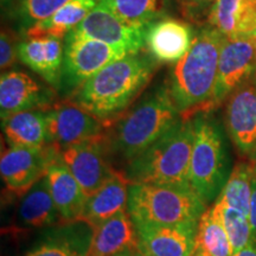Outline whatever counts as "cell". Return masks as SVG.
<instances>
[{"mask_svg": "<svg viewBox=\"0 0 256 256\" xmlns=\"http://www.w3.org/2000/svg\"><path fill=\"white\" fill-rule=\"evenodd\" d=\"M226 37L214 28H204L194 36L188 54L170 76V96L184 119L214 108L220 54Z\"/></svg>", "mask_w": 256, "mask_h": 256, "instance_id": "obj_1", "label": "cell"}, {"mask_svg": "<svg viewBox=\"0 0 256 256\" xmlns=\"http://www.w3.org/2000/svg\"><path fill=\"white\" fill-rule=\"evenodd\" d=\"M156 63L139 54L127 55L95 74L74 92V104L108 120L126 110L151 81Z\"/></svg>", "mask_w": 256, "mask_h": 256, "instance_id": "obj_2", "label": "cell"}, {"mask_svg": "<svg viewBox=\"0 0 256 256\" xmlns=\"http://www.w3.org/2000/svg\"><path fill=\"white\" fill-rule=\"evenodd\" d=\"M194 122L182 119L158 142L128 162L124 176L130 184L188 186Z\"/></svg>", "mask_w": 256, "mask_h": 256, "instance_id": "obj_3", "label": "cell"}, {"mask_svg": "<svg viewBox=\"0 0 256 256\" xmlns=\"http://www.w3.org/2000/svg\"><path fill=\"white\" fill-rule=\"evenodd\" d=\"M182 119L168 87L159 88L119 121L113 136L115 151L130 162Z\"/></svg>", "mask_w": 256, "mask_h": 256, "instance_id": "obj_4", "label": "cell"}, {"mask_svg": "<svg viewBox=\"0 0 256 256\" xmlns=\"http://www.w3.org/2000/svg\"><path fill=\"white\" fill-rule=\"evenodd\" d=\"M126 210L134 224L198 222L206 204L188 186L130 184Z\"/></svg>", "mask_w": 256, "mask_h": 256, "instance_id": "obj_5", "label": "cell"}, {"mask_svg": "<svg viewBox=\"0 0 256 256\" xmlns=\"http://www.w3.org/2000/svg\"><path fill=\"white\" fill-rule=\"evenodd\" d=\"M194 139L188 184L206 206L220 196L228 180L229 160L220 127L204 115L194 119Z\"/></svg>", "mask_w": 256, "mask_h": 256, "instance_id": "obj_6", "label": "cell"}, {"mask_svg": "<svg viewBox=\"0 0 256 256\" xmlns=\"http://www.w3.org/2000/svg\"><path fill=\"white\" fill-rule=\"evenodd\" d=\"M127 56L100 40L88 38H66L60 90L75 92L86 81L115 60Z\"/></svg>", "mask_w": 256, "mask_h": 256, "instance_id": "obj_7", "label": "cell"}, {"mask_svg": "<svg viewBox=\"0 0 256 256\" xmlns=\"http://www.w3.org/2000/svg\"><path fill=\"white\" fill-rule=\"evenodd\" d=\"M146 30L124 24L101 0L78 26L66 38H88L100 40L127 55L139 54L145 48ZM64 38V40H66Z\"/></svg>", "mask_w": 256, "mask_h": 256, "instance_id": "obj_8", "label": "cell"}, {"mask_svg": "<svg viewBox=\"0 0 256 256\" xmlns=\"http://www.w3.org/2000/svg\"><path fill=\"white\" fill-rule=\"evenodd\" d=\"M58 152L60 148L55 145L43 148L10 146L0 160V174L6 188L18 194H26L44 178L50 162Z\"/></svg>", "mask_w": 256, "mask_h": 256, "instance_id": "obj_9", "label": "cell"}, {"mask_svg": "<svg viewBox=\"0 0 256 256\" xmlns=\"http://www.w3.org/2000/svg\"><path fill=\"white\" fill-rule=\"evenodd\" d=\"M256 72L255 37H226L220 54L214 107Z\"/></svg>", "mask_w": 256, "mask_h": 256, "instance_id": "obj_10", "label": "cell"}, {"mask_svg": "<svg viewBox=\"0 0 256 256\" xmlns=\"http://www.w3.org/2000/svg\"><path fill=\"white\" fill-rule=\"evenodd\" d=\"M46 118L49 144L60 150L78 144L104 140V121L75 104L48 110Z\"/></svg>", "mask_w": 256, "mask_h": 256, "instance_id": "obj_11", "label": "cell"}, {"mask_svg": "<svg viewBox=\"0 0 256 256\" xmlns=\"http://www.w3.org/2000/svg\"><path fill=\"white\" fill-rule=\"evenodd\" d=\"M138 250L142 256H194L198 222L172 224H134Z\"/></svg>", "mask_w": 256, "mask_h": 256, "instance_id": "obj_12", "label": "cell"}, {"mask_svg": "<svg viewBox=\"0 0 256 256\" xmlns=\"http://www.w3.org/2000/svg\"><path fill=\"white\" fill-rule=\"evenodd\" d=\"M102 142L104 140H96L60 150V159L78 180L87 198L116 172L106 159Z\"/></svg>", "mask_w": 256, "mask_h": 256, "instance_id": "obj_13", "label": "cell"}, {"mask_svg": "<svg viewBox=\"0 0 256 256\" xmlns=\"http://www.w3.org/2000/svg\"><path fill=\"white\" fill-rule=\"evenodd\" d=\"M94 226L83 220L46 228L25 256H88Z\"/></svg>", "mask_w": 256, "mask_h": 256, "instance_id": "obj_14", "label": "cell"}, {"mask_svg": "<svg viewBox=\"0 0 256 256\" xmlns=\"http://www.w3.org/2000/svg\"><path fill=\"white\" fill-rule=\"evenodd\" d=\"M54 92L40 84L26 72L12 70L0 78V115L2 120L19 112L40 110L50 104Z\"/></svg>", "mask_w": 256, "mask_h": 256, "instance_id": "obj_15", "label": "cell"}, {"mask_svg": "<svg viewBox=\"0 0 256 256\" xmlns=\"http://www.w3.org/2000/svg\"><path fill=\"white\" fill-rule=\"evenodd\" d=\"M226 122L229 136L242 154L256 148V83L242 84L230 96Z\"/></svg>", "mask_w": 256, "mask_h": 256, "instance_id": "obj_16", "label": "cell"}, {"mask_svg": "<svg viewBox=\"0 0 256 256\" xmlns=\"http://www.w3.org/2000/svg\"><path fill=\"white\" fill-rule=\"evenodd\" d=\"M194 38L191 25L174 18H162L146 28L145 46L154 60L177 63L190 50Z\"/></svg>", "mask_w": 256, "mask_h": 256, "instance_id": "obj_17", "label": "cell"}, {"mask_svg": "<svg viewBox=\"0 0 256 256\" xmlns=\"http://www.w3.org/2000/svg\"><path fill=\"white\" fill-rule=\"evenodd\" d=\"M18 58L40 75L54 88L60 89L62 78L64 44L54 37H26L17 46Z\"/></svg>", "mask_w": 256, "mask_h": 256, "instance_id": "obj_18", "label": "cell"}, {"mask_svg": "<svg viewBox=\"0 0 256 256\" xmlns=\"http://www.w3.org/2000/svg\"><path fill=\"white\" fill-rule=\"evenodd\" d=\"M46 179L63 222L81 220L87 196L58 154L46 168Z\"/></svg>", "mask_w": 256, "mask_h": 256, "instance_id": "obj_19", "label": "cell"}, {"mask_svg": "<svg viewBox=\"0 0 256 256\" xmlns=\"http://www.w3.org/2000/svg\"><path fill=\"white\" fill-rule=\"evenodd\" d=\"M136 249V226L124 209L94 226V235L88 256H118Z\"/></svg>", "mask_w": 256, "mask_h": 256, "instance_id": "obj_20", "label": "cell"}, {"mask_svg": "<svg viewBox=\"0 0 256 256\" xmlns=\"http://www.w3.org/2000/svg\"><path fill=\"white\" fill-rule=\"evenodd\" d=\"M208 20L224 37H255L256 0H216Z\"/></svg>", "mask_w": 256, "mask_h": 256, "instance_id": "obj_21", "label": "cell"}, {"mask_svg": "<svg viewBox=\"0 0 256 256\" xmlns=\"http://www.w3.org/2000/svg\"><path fill=\"white\" fill-rule=\"evenodd\" d=\"M128 188L130 182L124 174L115 172L113 177L87 198L81 220L96 226L124 210L127 206Z\"/></svg>", "mask_w": 256, "mask_h": 256, "instance_id": "obj_22", "label": "cell"}, {"mask_svg": "<svg viewBox=\"0 0 256 256\" xmlns=\"http://www.w3.org/2000/svg\"><path fill=\"white\" fill-rule=\"evenodd\" d=\"M2 132L8 146L43 148L49 144L46 112H19L2 120Z\"/></svg>", "mask_w": 256, "mask_h": 256, "instance_id": "obj_23", "label": "cell"}, {"mask_svg": "<svg viewBox=\"0 0 256 256\" xmlns=\"http://www.w3.org/2000/svg\"><path fill=\"white\" fill-rule=\"evenodd\" d=\"M18 220L24 228H50L62 223L58 209L48 186L46 176L24 194L18 210Z\"/></svg>", "mask_w": 256, "mask_h": 256, "instance_id": "obj_24", "label": "cell"}, {"mask_svg": "<svg viewBox=\"0 0 256 256\" xmlns=\"http://www.w3.org/2000/svg\"><path fill=\"white\" fill-rule=\"evenodd\" d=\"M101 0H72L50 18L25 30L26 37H54L64 40L96 8Z\"/></svg>", "mask_w": 256, "mask_h": 256, "instance_id": "obj_25", "label": "cell"}, {"mask_svg": "<svg viewBox=\"0 0 256 256\" xmlns=\"http://www.w3.org/2000/svg\"><path fill=\"white\" fill-rule=\"evenodd\" d=\"M194 252L200 256H234L232 243L216 203L204 211L198 220Z\"/></svg>", "mask_w": 256, "mask_h": 256, "instance_id": "obj_26", "label": "cell"}, {"mask_svg": "<svg viewBox=\"0 0 256 256\" xmlns=\"http://www.w3.org/2000/svg\"><path fill=\"white\" fill-rule=\"evenodd\" d=\"M104 2L124 24L146 30L162 19L166 0H104Z\"/></svg>", "mask_w": 256, "mask_h": 256, "instance_id": "obj_27", "label": "cell"}, {"mask_svg": "<svg viewBox=\"0 0 256 256\" xmlns=\"http://www.w3.org/2000/svg\"><path fill=\"white\" fill-rule=\"evenodd\" d=\"M254 176L252 164L238 162L230 172L228 180L216 200L249 216Z\"/></svg>", "mask_w": 256, "mask_h": 256, "instance_id": "obj_28", "label": "cell"}, {"mask_svg": "<svg viewBox=\"0 0 256 256\" xmlns=\"http://www.w3.org/2000/svg\"><path fill=\"white\" fill-rule=\"evenodd\" d=\"M215 203L220 208L224 228L232 243L234 255L238 254L243 248L247 247L252 240L249 217L218 200H215Z\"/></svg>", "mask_w": 256, "mask_h": 256, "instance_id": "obj_29", "label": "cell"}, {"mask_svg": "<svg viewBox=\"0 0 256 256\" xmlns=\"http://www.w3.org/2000/svg\"><path fill=\"white\" fill-rule=\"evenodd\" d=\"M72 0H20L18 16L26 30L32 25L50 18Z\"/></svg>", "mask_w": 256, "mask_h": 256, "instance_id": "obj_30", "label": "cell"}, {"mask_svg": "<svg viewBox=\"0 0 256 256\" xmlns=\"http://www.w3.org/2000/svg\"><path fill=\"white\" fill-rule=\"evenodd\" d=\"M18 57L17 46H14V42L10 36L8 32L2 30L0 37V66L2 69H8L14 66Z\"/></svg>", "mask_w": 256, "mask_h": 256, "instance_id": "obj_31", "label": "cell"}, {"mask_svg": "<svg viewBox=\"0 0 256 256\" xmlns=\"http://www.w3.org/2000/svg\"><path fill=\"white\" fill-rule=\"evenodd\" d=\"M249 222L252 232V240L256 241V174L252 179V194L250 200V209H249Z\"/></svg>", "mask_w": 256, "mask_h": 256, "instance_id": "obj_32", "label": "cell"}, {"mask_svg": "<svg viewBox=\"0 0 256 256\" xmlns=\"http://www.w3.org/2000/svg\"><path fill=\"white\" fill-rule=\"evenodd\" d=\"M234 256H256V241L252 240L247 247L243 248L241 252H238Z\"/></svg>", "mask_w": 256, "mask_h": 256, "instance_id": "obj_33", "label": "cell"}, {"mask_svg": "<svg viewBox=\"0 0 256 256\" xmlns=\"http://www.w3.org/2000/svg\"><path fill=\"white\" fill-rule=\"evenodd\" d=\"M185 2L191 6H194V8H202V6H208V5H214V2L216 0H184Z\"/></svg>", "mask_w": 256, "mask_h": 256, "instance_id": "obj_34", "label": "cell"}, {"mask_svg": "<svg viewBox=\"0 0 256 256\" xmlns=\"http://www.w3.org/2000/svg\"><path fill=\"white\" fill-rule=\"evenodd\" d=\"M118 256H142V254H140L139 252V250H130V252H124V254H120V255H118Z\"/></svg>", "mask_w": 256, "mask_h": 256, "instance_id": "obj_35", "label": "cell"}, {"mask_svg": "<svg viewBox=\"0 0 256 256\" xmlns=\"http://www.w3.org/2000/svg\"><path fill=\"white\" fill-rule=\"evenodd\" d=\"M252 168H254V172H255V174H256V148H255V151L252 152Z\"/></svg>", "mask_w": 256, "mask_h": 256, "instance_id": "obj_36", "label": "cell"}, {"mask_svg": "<svg viewBox=\"0 0 256 256\" xmlns=\"http://www.w3.org/2000/svg\"><path fill=\"white\" fill-rule=\"evenodd\" d=\"M194 256H200V255H198V254H196V252H194Z\"/></svg>", "mask_w": 256, "mask_h": 256, "instance_id": "obj_37", "label": "cell"}, {"mask_svg": "<svg viewBox=\"0 0 256 256\" xmlns=\"http://www.w3.org/2000/svg\"><path fill=\"white\" fill-rule=\"evenodd\" d=\"M255 40H256V36H255Z\"/></svg>", "mask_w": 256, "mask_h": 256, "instance_id": "obj_38", "label": "cell"}]
</instances>
